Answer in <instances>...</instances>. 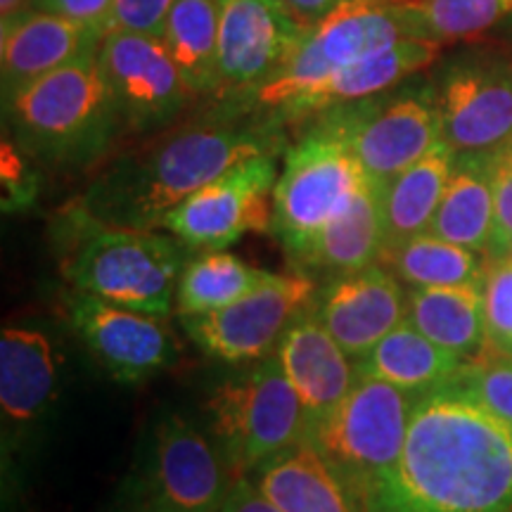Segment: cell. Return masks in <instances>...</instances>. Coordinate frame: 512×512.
Wrapping results in <instances>:
<instances>
[{
	"mask_svg": "<svg viewBox=\"0 0 512 512\" xmlns=\"http://www.w3.org/2000/svg\"><path fill=\"white\" fill-rule=\"evenodd\" d=\"M382 264L411 287H482L489 264L482 252L425 233L408 240Z\"/></svg>",
	"mask_w": 512,
	"mask_h": 512,
	"instance_id": "f546056e",
	"label": "cell"
},
{
	"mask_svg": "<svg viewBox=\"0 0 512 512\" xmlns=\"http://www.w3.org/2000/svg\"><path fill=\"white\" fill-rule=\"evenodd\" d=\"M72 330L117 382L150 380L176 361V342L162 318L74 290L67 299Z\"/></svg>",
	"mask_w": 512,
	"mask_h": 512,
	"instance_id": "2e32d148",
	"label": "cell"
},
{
	"mask_svg": "<svg viewBox=\"0 0 512 512\" xmlns=\"http://www.w3.org/2000/svg\"><path fill=\"white\" fill-rule=\"evenodd\" d=\"M401 38H408V34L396 15L394 3L358 0L344 5L306 29L304 38L278 74L238 107L275 117L302 93L320 86L349 64L394 46Z\"/></svg>",
	"mask_w": 512,
	"mask_h": 512,
	"instance_id": "ba28073f",
	"label": "cell"
},
{
	"mask_svg": "<svg viewBox=\"0 0 512 512\" xmlns=\"http://www.w3.org/2000/svg\"><path fill=\"white\" fill-rule=\"evenodd\" d=\"M221 512H283L278 505L266 498L264 491L256 486V482L249 475L235 477L230 484L226 503H223Z\"/></svg>",
	"mask_w": 512,
	"mask_h": 512,
	"instance_id": "8d00e7d4",
	"label": "cell"
},
{
	"mask_svg": "<svg viewBox=\"0 0 512 512\" xmlns=\"http://www.w3.org/2000/svg\"><path fill=\"white\" fill-rule=\"evenodd\" d=\"M114 0H34L31 8L41 12H53L72 22L98 27L107 34V19H110Z\"/></svg>",
	"mask_w": 512,
	"mask_h": 512,
	"instance_id": "d590c367",
	"label": "cell"
},
{
	"mask_svg": "<svg viewBox=\"0 0 512 512\" xmlns=\"http://www.w3.org/2000/svg\"><path fill=\"white\" fill-rule=\"evenodd\" d=\"M358 512H512V427L456 389L422 394Z\"/></svg>",
	"mask_w": 512,
	"mask_h": 512,
	"instance_id": "6da1fadb",
	"label": "cell"
},
{
	"mask_svg": "<svg viewBox=\"0 0 512 512\" xmlns=\"http://www.w3.org/2000/svg\"><path fill=\"white\" fill-rule=\"evenodd\" d=\"M486 347L512 356V259H491L484 280Z\"/></svg>",
	"mask_w": 512,
	"mask_h": 512,
	"instance_id": "d6a6232c",
	"label": "cell"
},
{
	"mask_svg": "<svg viewBox=\"0 0 512 512\" xmlns=\"http://www.w3.org/2000/svg\"><path fill=\"white\" fill-rule=\"evenodd\" d=\"M72 233L62 259V275L74 290L145 316L166 318L176 309L183 254L176 238L155 230L117 228L69 214Z\"/></svg>",
	"mask_w": 512,
	"mask_h": 512,
	"instance_id": "277c9868",
	"label": "cell"
},
{
	"mask_svg": "<svg viewBox=\"0 0 512 512\" xmlns=\"http://www.w3.org/2000/svg\"><path fill=\"white\" fill-rule=\"evenodd\" d=\"M453 164H456V150L446 140H439L425 157L392 181L382 183L384 247L380 261L408 240L430 230Z\"/></svg>",
	"mask_w": 512,
	"mask_h": 512,
	"instance_id": "7402d4cb",
	"label": "cell"
},
{
	"mask_svg": "<svg viewBox=\"0 0 512 512\" xmlns=\"http://www.w3.org/2000/svg\"><path fill=\"white\" fill-rule=\"evenodd\" d=\"M271 275V271L247 264L223 249H207L183 268L176 290L178 316L190 318L219 311L264 285Z\"/></svg>",
	"mask_w": 512,
	"mask_h": 512,
	"instance_id": "f1b7e54d",
	"label": "cell"
},
{
	"mask_svg": "<svg viewBox=\"0 0 512 512\" xmlns=\"http://www.w3.org/2000/svg\"><path fill=\"white\" fill-rule=\"evenodd\" d=\"M465 363L467 358L439 347L403 320L366 356L356 358V373L377 377L422 396L448 387Z\"/></svg>",
	"mask_w": 512,
	"mask_h": 512,
	"instance_id": "cb8c5ba5",
	"label": "cell"
},
{
	"mask_svg": "<svg viewBox=\"0 0 512 512\" xmlns=\"http://www.w3.org/2000/svg\"><path fill=\"white\" fill-rule=\"evenodd\" d=\"M441 138L456 155H484L512 140V60L479 50L460 55L432 83Z\"/></svg>",
	"mask_w": 512,
	"mask_h": 512,
	"instance_id": "30bf717a",
	"label": "cell"
},
{
	"mask_svg": "<svg viewBox=\"0 0 512 512\" xmlns=\"http://www.w3.org/2000/svg\"><path fill=\"white\" fill-rule=\"evenodd\" d=\"M316 292V283L306 273H273L238 302L181 320L204 354L226 363H254L278 351L287 328L309 309Z\"/></svg>",
	"mask_w": 512,
	"mask_h": 512,
	"instance_id": "8fae6325",
	"label": "cell"
},
{
	"mask_svg": "<svg viewBox=\"0 0 512 512\" xmlns=\"http://www.w3.org/2000/svg\"><path fill=\"white\" fill-rule=\"evenodd\" d=\"M221 0H176L164 31V48L181 69L190 91L214 95L219 81Z\"/></svg>",
	"mask_w": 512,
	"mask_h": 512,
	"instance_id": "83f0119b",
	"label": "cell"
},
{
	"mask_svg": "<svg viewBox=\"0 0 512 512\" xmlns=\"http://www.w3.org/2000/svg\"><path fill=\"white\" fill-rule=\"evenodd\" d=\"M354 152L375 183H387L439 143L441 117L432 86L380 93L313 114Z\"/></svg>",
	"mask_w": 512,
	"mask_h": 512,
	"instance_id": "9c48e42d",
	"label": "cell"
},
{
	"mask_svg": "<svg viewBox=\"0 0 512 512\" xmlns=\"http://www.w3.org/2000/svg\"><path fill=\"white\" fill-rule=\"evenodd\" d=\"M278 155L235 164L202 185L164 219V230L192 249H226L247 233H271Z\"/></svg>",
	"mask_w": 512,
	"mask_h": 512,
	"instance_id": "7c38bea8",
	"label": "cell"
},
{
	"mask_svg": "<svg viewBox=\"0 0 512 512\" xmlns=\"http://www.w3.org/2000/svg\"><path fill=\"white\" fill-rule=\"evenodd\" d=\"M491 181H494V235L491 259H503L512 247V140L491 152Z\"/></svg>",
	"mask_w": 512,
	"mask_h": 512,
	"instance_id": "836d02e7",
	"label": "cell"
},
{
	"mask_svg": "<svg viewBox=\"0 0 512 512\" xmlns=\"http://www.w3.org/2000/svg\"><path fill=\"white\" fill-rule=\"evenodd\" d=\"M401 285L394 271L375 261L325 280L311 306L323 328L356 361L406 320L408 294Z\"/></svg>",
	"mask_w": 512,
	"mask_h": 512,
	"instance_id": "e0dca14e",
	"label": "cell"
},
{
	"mask_svg": "<svg viewBox=\"0 0 512 512\" xmlns=\"http://www.w3.org/2000/svg\"><path fill=\"white\" fill-rule=\"evenodd\" d=\"M304 408L306 437L337 411L358 380L356 363L323 328L313 306L299 313L275 351Z\"/></svg>",
	"mask_w": 512,
	"mask_h": 512,
	"instance_id": "ac0fdd59",
	"label": "cell"
},
{
	"mask_svg": "<svg viewBox=\"0 0 512 512\" xmlns=\"http://www.w3.org/2000/svg\"><path fill=\"white\" fill-rule=\"evenodd\" d=\"M420 394L358 375L347 399L309 437L358 508L377 477L401 456Z\"/></svg>",
	"mask_w": 512,
	"mask_h": 512,
	"instance_id": "52a82bcc",
	"label": "cell"
},
{
	"mask_svg": "<svg viewBox=\"0 0 512 512\" xmlns=\"http://www.w3.org/2000/svg\"><path fill=\"white\" fill-rule=\"evenodd\" d=\"M174 3L176 0H114L107 19V34L126 31V34L152 36L162 41Z\"/></svg>",
	"mask_w": 512,
	"mask_h": 512,
	"instance_id": "e575fe53",
	"label": "cell"
},
{
	"mask_svg": "<svg viewBox=\"0 0 512 512\" xmlns=\"http://www.w3.org/2000/svg\"><path fill=\"white\" fill-rule=\"evenodd\" d=\"M34 0H0V19L8 22V19L22 15V12L31 10Z\"/></svg>",
	"mask_w": 512,
	"mask_h": 512,
	"instance_id": "f35d334b",
	"label": "cell"
},
{
	"mask_svg": "<svg viewBox=\"0 0 512 512\" xmlns=\"http://www.w3.org/2000/svg\"><path fill=\"white\" fill-rule=\"evenodd\" d=\"M394 10L408 36L444 43L484 34L512 15V0H403Z\"/></svg>",
	"mask_w": 512,
	"mask_h": 512,
	"instance_id": "4dcf8cb0",
	"label": "cell"
},
{
	"mask_svg": "<svg viewBox=\"0 0 512 512\" xmlns=\"http://www.w3.org/2000/svg\"><path fill=\"white\" fill-rule=\"evenodd\" d=\"M57 389V356L41 330L3 328L0 332V408L5 420L38 418Z\"/></svg>",
	"mask_w": 512,
	"mask_h": 512,
	"instance_id": "d4e9b609",
	"label": "cell"
},
{
	"mask_svg": "<svg viewBox=\"0 0 512 512\" xmlns=\"http://www.w3.org/2000/svg\"><path fill=\"white\" fill-rule=\"evenodd\" d=\"M448 389L465 394L512 427V356L486 347L465 363Z\"/></svg>",
	"mask_w": 512,
	"mask_h": 512,
	"instance_id": "1f68e13d",
	"label": "cell"
},
{
	"mask_svg": "<svg viewBox=\"0 0 512 512\" xmlns=\"http://www.w3.org/2000/svg\"><path fill=\"white\" fill-rule=\"evenodd\" d=\"M249 477L283 512H358L344 484L309 441L268 458Z\"/></svg>",
	"mask_w": 512,
	"mask_h": 512,
	"instance_id": "603a6c76",
	"label": "cell"
},
{
	"mask_svg": "<svg viewBox=\"0 0 512 512\" xmlns=\"http://www.w3.org/2000/svg\"><path fill=\"white\" fill-rule=\"evenodd\" d=\"M306 29L280 0H221L219 81L211 98L242 105L290 60Z\"/></svg>",
	"mask_w": 512,
	"mask_h": 512,
	"instance_id": "5bb4252c",
	"label": "cell"
},
{
	"mask_svg": "<svg viewBox=\"0 0 512 512\" xmlns=\"http://www.w3.org/2000/svg\"><path fill=\"white\" fill-rule=\"evenodd\" d=\"M283 150L280 119L219 102V110L207 117L114 159L88 185L76 209L105 226L155 230L192 192L235 164Z\"/></svg>",
	"mask_w": 512,
	"mask_h": 512,
	"instance_id": "7a4b0ae2",
	"label": "cell"
},
{
	"mask_svg": "<svg viewBox=\"0 0 512 512\" xmlns=\"http://www.w3.org/2000/svg\"><path fill=\"white\" fill-rule=\"evenodd\" d=\"M233 484L219 448L183 415L157 425L143 512H221Z\"/></svg>",
	"mask_w": 512,
	"mask_h": 512,
	"instance_id": "9a60e30c",
	"label": "cell"
},
{
	"mask_svg": "<svg viewBox=\"0 0 512 512\" xmlns=\"http://www.w3.org/2000/svg\"><path fill=\"white\" fill-rule=\"evenodd\" d=\"M441 53V43L430 38H401L394 46L377 50V53L363 57L342 72L330 76L320 86L311 88L292 100L283 112L275 114V119H304L320 114L332 107L349 105L373 98V95L394 91L396 86L408 76L422 72L437 60Z\"/></svg>",
	"mask_w": 512,
	"mask_h": 512,
	"instance_id": "ffe728a7",
	"label": "cell"
},
{
	"mask_svg": "<svg viewBox=\"0 0 512 512\" xmlns=\"http://www.w3.org/2000/svg\"><path fill=\"white\" fill-rule=\"evenodd\" d=\"M366 178L351 147L318 121L287 150L273 190L271 233L294 266L320 230L349 207Z\"/></svg>",
	"mask_w": 512,
	"mask_h": 512,
	"instance_id": "8992f818",
	"label": "cell"
},
{
	"mask_svg": "<svg viewBox=\"0 0 512 512\" xmlns=\"http://www.w3.org/2000/svg\"><path fill=\"white\" fill-rule=\"evenodd\" d=\"M211 430L230 477L252 475L268 458L306 437L304 408L278 354L228 377L207 401Z\"/></svg>",
	"mask_w": 512,
	"mask_h": 512,
	"instance_id": "5b68a950",
	"label": "cell"
},
{
	"mask_svg": "<svg viewBox=\"0 0 512 512\" xmlns=\"http://www.w3.org/2000/svg\"><path fill=\"white\" fill-rule=\"evenodd\" d=\"M508 256H510V259H512V247H510V252H508Z\"/></svg>",
	"mask_w": 512,
	"mask_h": 512,
	"instance_id": "ab89813d",
	"label": "cell"
},
{
	"mask_svg": "<svg viewBox=\"0 0 512 512\" xmlns=\"http://www.w3.org/2000/svg\"><path fill=\"white\" fill-rule=\"evenodd\" d=\"M287 10L292 12L299 22L306 27H313L320 19H325L332 12L344 8L349 3H358V0H280ZM387 3H403V0H387Z\"/></svg>",
	"mask_w": 512,
	"mask_h": 512,
	"instance_id": "74e56055",
	"label": "cell"
},
{
	"mask_svg": "<svg viewBox=\"0 0 512 512\" xmlns=\"http://www.w3.org/2000/svg\"><path fill=\"white\" fill-rule=\"evenodd\" d=\"M5 114L24 155L53 169L91 166L124 133L98 53L22 86Z\"/></svg>",
	"mask_w": 512,
	"mask_h": 512,
	"instance_id": "3957f363",
	"label": "cell"
},
{
	"mask_svg": "<svg viewBox=\"0 0 512 512\" xmlns=\"http://www.w3.org/2000/svg\"><path fill=\"white\" fill-rule=\"evenodd\" d=\"M406 320L434 344L467 361L486 349L482 287H413Z\"/></svg>",
	"mask_w": 512,
	"mask_h": 512,
	"instance_id": "4316f807",
	"label": "cell"
},
{
	"mask_svg": "<svg viewBox=\"0 0 512 512\" xmlns=\"http://www.w3.org/2000/svg\"><path fill=\"white\" fill-rule=\"evenodd\" d=\"M102 38L105 31L98 27L34 8L3 22V38H0L3 100L64 64L98 53Z\"/></svg>",
	"mask_w": 512,
	"mask_h": 512,
	"instance_id": "d6986e66",
	"label": "cell"
},
{
	"mask_svg": "<svg viewBox=\"0 0 512 512\" xmlns=\"http://www.w3.org/2000/svg\"><path fill=\"white\" fill-rule=\"evenodd\" d=\"M382 247V185L366 178L349 207L320 230L297 271L318 273L330 280L380 261Z\"/></svg>",
	"mask_w": 512,
	"mask_h": 512,
	"instance_id": "44dd1931",
	"label": "cell"
},
{
	"mask_svg": "<svg viewBox=\"0 0 512 512\" xmlns=\"http://www.w3.org/2000/svg\"><path fill=\"white\" fill-rule=\"evenodd\" d=\"M427 233L475 252H489L491 235H494L491 152L456 155L437 216Z\"/></svg>",
	"mask_w": 512,
	"mask_h": 512,
	"instance_id": "484cf974",
	"label": "cell"
},
{
	"mask_svg": "<svg viewBox=\"0 0 512 512\" xmlns=\"http://www.w3.org/2000/svg\"><path fill=\"white\" fill-rule=\"evenodd\" d=\"M98 60L128 133L162 131L197 98L159 38L110 31Z\"/></svg>",
	"mask_w": 512,
	"mask_h": 512,
	"instance_id": "4fadbf2b",
	"label": "cell"
}]
</instances>
